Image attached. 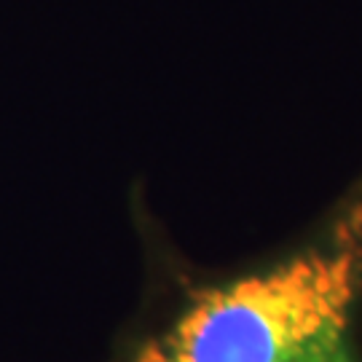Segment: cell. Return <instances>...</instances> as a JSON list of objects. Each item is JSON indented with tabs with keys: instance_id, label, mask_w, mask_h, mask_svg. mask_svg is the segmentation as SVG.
I'll list each match as a JSON object with an SVG mask.
<instances>
[{
	"instance_id": "1",
	"label": "cell",
	"mask_w": 362,
	"mask_h": 362,
	"mask_svg": "<svg viewBox=\"0 0 362 362\" xmlns=\"http://www.w3.org/2000/svg\"><path fill=\"white\" fill-rule=\"evenodd\" d=\"M151 293L113 362H362V172L279 242L196 260L145 223Z\"/></svg>"
}]
</instances>
